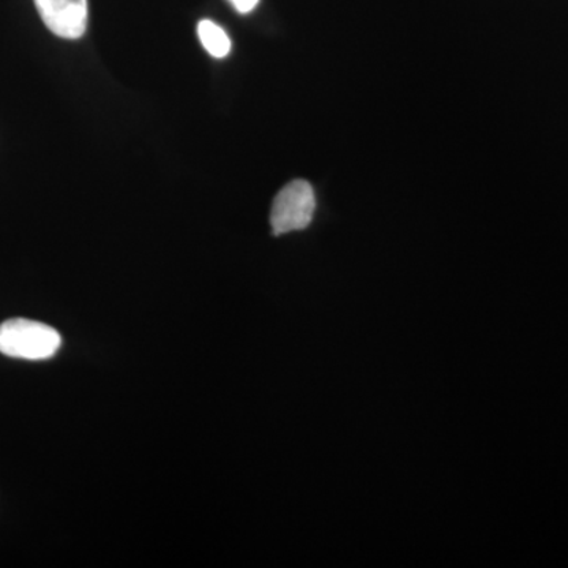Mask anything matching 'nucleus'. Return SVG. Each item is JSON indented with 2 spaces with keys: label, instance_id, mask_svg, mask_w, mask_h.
<instances>
[{
  "label": "nucleus",
  "instance_id": "4",
  "mask_svg": "<svg viewBox=\"0 0 568 568\" xmlns=\"http://www.w3.org/2000/svg\"><path fill=\"white\" fill-rule=\"evenodd\" d=\"M197 36H200L201 43L204 50L215 59H223L230 54L231 40L227 33L220 28L216 22L211 20L201 21L197 24Z\"/></svg>",
  "mask_w": 568,
  "mask_h": 568
},
{
  "label": "nucleus",
  "instance_id": "5",
  "mask_svg": "<svg viewBox=\"0 0 568 568\" xmlns=\"http://www.w3.org/2000/svg\"><path fill=\"white\" fill-rule=\"evenodd\" d=\"M230 2L233 3L234 9L237 10L239 13L245 14L256 9L260 0H230Z\"/></svg>",
  "mask_w": 568,
  "mask_h": 568
},
{
  "label": "nucleus",
  "instance_id": "2",
  "mask_svg": "<svg viewBox=\"0 0 568 568\" xmlns=\"http://www.w3.org/2000/svg\"><path fill=\"white\" fill-rule=\"evenodd\" d=\"M316 211L315 190L306 181H294L276 194L271 224L275 235L305 230Z\"/></svg>",
  "mask_w": 568,
  "mask_h": 568
},
{
  "label": "nucleus",
  "instance_id": "3",
  "mask_svg": "<svg viewBox=\"0 0 568 568\" xmlns=\"http://www.w3.org/2000/svg\"><path fill=\"white\" fill-rule=\"evenodd\" d=\"M48 31L63 40H78L88 31V0H33Z\"/></svg>",
  "mask_w": 568,
  "mask_h": 568
},
{
  "label": "nucleus",
  "instance_id": "1",
  "mask_svg": "<svg viewBox=\"0 0 568 568\" xmlns=\"http://www.w3.org/2000/svg\"><path fill=\"white\" fill-rule=\"evenodd\" d=\"M61 345V334L39 321L17 317L0 324V353L7 357L47 361L54 357Z\"/></svg>",
  "mask_w": 568,
  "mask_h": 568
}]
</instances>
